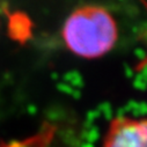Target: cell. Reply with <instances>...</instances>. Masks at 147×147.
<instances>
[{
  "label": "cell",
  "mask_w": 147,
  "mask_h": 147,
  "mask_svg": "<svg viewBox=\"0 0 147 147\" xmlns=\"http://www.w3.org/2000/svg\"><path fill=\"white\" fill-rule=\"evenodd\" d=\"M61 36L72 53L85 59H96L113 50L118 38V28L105 8L85 6L66 19Z\"/></svg>",
  "instance_id": "1"
},
{
  "label": "cell",
  "mask_w": 147,
  "mask_h": 147,
  "mask_svg": "<svg viewBox=\"0 0 147 147\" xmlns=\"http://www.w3.org/2000/svg\"><path fill=\"white\" fill-rule=\"evenodd\" d=\"M101 147H147V118L113 119L103 134Z\"/></svg>",
  "instance_id": "2"
}]
</instances>
